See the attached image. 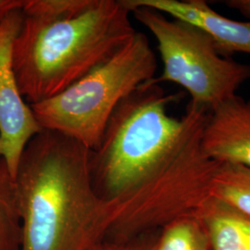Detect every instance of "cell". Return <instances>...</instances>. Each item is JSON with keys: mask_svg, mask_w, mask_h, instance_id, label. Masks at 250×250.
Instances as JSON below:
<instances>
[{"mask_svg": "<svg viewBox=\"0 0 250 250\" xmlns=\"http://www.w3.org/2000/svg\"><path fill=\"white\" fill-rule=\"evenodd\" d=\"M210 197L250 216V168L221 162L212 180Z\"/></svg>", "mask_w": 250, "mask_h": 250, "instance_id": "12", "label": "cell"}, {"mask_svg": "<svg viewBox=\"0 0 250 250\" xmlns=\"http://www.w3.org/2000/svg\"><path fill=\"white\" fill-rule=\"evenodd\" d=\"M149 250H211L208 235L197 213L177 218L154 235Z\"/></svg>", "mask_w": 250, "mask_h": 250, "instance_id": "11", "label": "cell"}, {"mask_svg": "<svg viewBox=\"0 0 250 250\" xmlns=\"http://www.w3.org/2000/svg\"><path fill=\"white\" fill-rule=\"evenodd\" d=\"M225 5L239 11L246 17H250V0H228L224 1Z\"/></svg>", "mask_w": 250, "mask_h": 250, "instance_id": "16", "label": "cell"}, {"mask_svg": "<svg viewBox=\"0 0 250 250\" xmlns=\"http://www.w3.org/2000/svg\"><path fill=\"white\" fill-rule=\"evenodd\" d=\"M89 154L46 129L27 144L14 178L21 250H97L106 241L104 201L92 185Z\"/></svg>", "mask_w": 250, "mask_h": 250, "instance_id": "2", "label": "cell"}, {"mask_svg": "<svg viewBox=\"0 0 250 250\" xmlns=\"http://www.w3.org/2000/svg\"><path fill=\"white\" fill-rule=\"evenodd\" d=\"M12 64L28 105L52 99L134 36L123 0H26Z\"/></svg>", "mask_w": 250, "mask_h": 250, "instance_id": "1", "label": "cell"}, {"mask_svg": "<svg viewBox=\"0 0 250 250\" xmlns=\"http://www.w3.org/2000/svg\"><path fill=\"white\" fill-rule=\"evenodd\" d=\"M0 159H1V157H0Z\"/></svg>", "mask_w": 250, "mask_h": 250, "instance_id": "17", "label": "cell"}, {"mask_svg": "<svg viewBox=\"0 0 250 250\" xmlns=\"http://www.w3.org/2000/svg\"><path fill=\"white\" fill-rule=\"evenodd\" d=\"M154 232L126 241H105L97 250H149Z\"/></svg>", "mask_w": 250, "mask_h": 250, "instance_id": "14", "label": "cell"}, {"mask_svg": "<svg viewBox=\"0 0 250 250\" xmlns=\"http://www.w3.org/2000/svg\"><path fill=\"white\" fill-rule=\"evenodd\" d=\"M208 112L188 104L184 126L170 157L151 178L131 193L104 202L106 241H126L157 232L171 221L197 213L210 198L221 162L202 148Z\"/></svg>", "mask_w": 250, "mask_h": 250, "instance_id": "4", "label": "cell"}, {"mask_svg": "<svg viewBox=\"0 0 250 250\" xmlns=\"http://www.w3.org/2000/svg\"><path fill=\"white\" fill-rule=\"evenodd\" d=\"M202 148L213 161L250 168V99L236 95L208 113Z\"/></svg>", "mask_w": 250, "mask_h": 250, "instance_id": "9", "label": "cell"}, {"mask_svg": "<svg viewBox=\"0 0 250 250\" xmlns=\"http://www.w3.org/2000/svg\"><path fill=\"white\" fill-rule=\"evenodd\" d=\"M21 221L15 182L0 159V250H21Z\"/></svg>", "mask_w": 250, "mask_h": 250, "instance_id": "13", "label": "cell"}, {"mask_svg": "<svg viewBox=\"0 0 250 250\" xmlns=\"http://www.w3.org/2000/svg\"><path fill=\"white\" fill-rule=\"evenodd\" d=\"M181 97L148 81L118 104L99 146L90 150L91 181L101 200L131 193L164 165L184 126V117L170 116L168 107Z\"/></svg>", "mask_w": 250, "mask_h": 250, "instance_id": "3", "label": "cell"}, {"mask_svg": "<svg viewBox=\"0 0 250 250\" xmlns=\"http://www.w3.org/2000/svg\"><path fill=\"white\" fill-rule=\"evenodd\" d=\"M211 250H250V216L210 197L197 211Z\"/></svg>", "mask_w": 250, "mask_h": 250, "instance_id": "10", "label": "cell"}, {"mask_svg": "<svg viewBox=\"0 0 250 250\" xmlns=\"http://www.w3.org/2000/svg\"><path fill=\"white\" fill-rule=\"evenodd\" d=\"M131 14L158 43L163 72L149 81L152 83L178 84L190 95L189 104L209 113L236 96L250 80V65L222 56L213 39L201 29L147 7L134 8Z\"/></svg>", "mask_w": 250, "mask_h": 250, "instance_id": "6", "label": "cell"}, {"mask_svg": "<svg viewBox=\"0 0 250 250\" xmlns=\"http://www.w3.org/2000/svg\"><path fill=\"white\" fill-rule=\"evenodd\" d=\"M157 58L147 36L136 32L126 45L60 95L30 105L39 125L95 150L118 104L155 78Z\"/></svg>", "mask_w": 250, "mask_h": 250, "instance_id": "5", "label": "cell"}, {"mask_svg": "<svg viewBox=\"0 0 250 250\" xmlns=\"http://www.w3.org/2000/svg\"><path fill=\"white\" fill-rule=\"evenodd\" d=\"M130 11L147 7L201 29L215 42L219 53L230 58L236 52L250 55V21H237L210 9L202 0H123Z\"/></svg>", "mask_w": 250, "mask_h": 250, "instance_id": "8", "label": "cell"}, {"mask_svg": "<svg viewBox=\"0 0 250 250\" xmlns=\"http://www.w3.org/2000/svg\"><path fill=\"white\" fill-rule=\"evenodd\" d=\"M26 3V0H0V25L10 12L21 9Z\"/></svg>", "mask_w": 250, "mask_h": 250, "instance_id": "15", "label": "cell"}, {"mask_svg": "<svg viewBox=\"0 0 250 250\" xmlns=\"http://www.w3.org/2000/svg\"><path fill=\"white\" fill-rule=\"evenodd\" d=\"M22 21V9H16L0 25V157L13 179L27 144L43 130L21 95L13 70V45Z\"/></svg>", "mask_w": 250, "mask_h": 250, "instance_id": "7", "label": "cell"}]
</instances>
